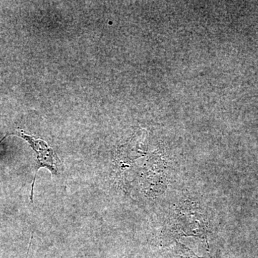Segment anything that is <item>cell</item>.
<instances>
[{"mask_svg": "<svg viewBox=\"0 0 258 258\" xmlns=\"http://www.w3.org/2000/svg\"><path fill=\"white\" fill-rule=\"evenodd\" d=\"M125 258H126V257H125Z\"/></svg>", "mask_w": 258, "mask_h": 258, "instance_id": "3", "label": "cell"}, {"mask_svg": "<svg viewBox=\"0 0 258 258\" xmlns=\"http://www.w3.org/2000/svg\"><path fill=\"white\" fill-rule=\"evenodd\" d=\"M14 134L25 139L32 148V150L36 154V172L32 182L31 196H30V200L33 202L34 185L36 180L37 171L40 168H45L52 173V175H59L60 171V160L53 149L42 139H37L35 137L29 135L21 129L18 131V133Z\"/></svg>", "mask_w": 258, "mask_h": 258, "instance_id": "1", "label": "cell"}, {"mask_svg": "<svg viewBox=\"0 0 258 258\" xmlns=\"http://www.w3.org/2000/svg\"><path fill=\"white\" fill-rule=\"evenodd\" d=\"M10 135H11V134H7V135H6V136H5V137H3V139H1V140H0V144H1V143H2V142H3V141H4V140H5V139H6V138H7V137H8V136H10Z\"/></svg>", "mask_w": 258, "mask_h": 258, "instance_id": "2", "label": "cell"}]
</instances>
